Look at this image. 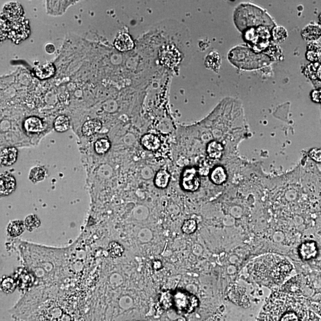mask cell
I'll return each instance as SVG.
<instances>
[{
    "label": "cell",
    "instance_id": "obj_1",
    "mask_svg": "<svg viewBox=\"0 0 321 321\" xmlns=\"http://www.w3.org/2000/svg\"><path fill=\"white\" fill-rule=\"evenodd\" d=\"M14 246L37 286L64 287L78 281L74 267L76 245L56 248L21 243Z\"/></svg>",
    "mask_w": 321,
    "mask_h": 321
},
{
    "label": "cell",
    "instance_id": "obj_2",
    "mask_svg": "<svg viewBox=\"0 0 321 321\" xmlns=\"http://www.w3.org/2000/svg\"><path fill=\"white\" fill-rule=\"evenodd\" d=\"M304 298L283 292L271 295L257 321H321V309Z\"/></svg>",
    "mask_w": 321,
    "mask_h": 321
},
{
    "label": "cell",
    "instance_id": "obj_3",
    "mask_svg": "<svg viewBox=\"0 0 321 321\" xmlns=\"http://www.w3.org/2000/svg\"><path fill=\"white\" fill-rule=\"evenodd\" d=\"M247 269L254 280L270 288L283 284L294 270L293 264L288 259L274 254L255 258L248 264Z\"/></svg>",
    "mask_w": 321,
    "mask_h": 321
},
{
    "label": "cell",
    "instance_id": "obj_4",
    "mask_svg": "<svg viewBox=\"0 0 321 321\" xmlns=\"http://www.w3.org/2000/svg\"><path fill=\"white\" fill-rule=\"evenodd\" d=\"M233 20L236 28L241 32L259 26H267L272 29L276 26L267 12L249 3H243L236 8Z\"/></svg>",
    "mask_w": 321,
    "mask_h": 321
},
{
    "label": "cell",
    "instance_id": "obj_5",
    "mask_svg": "<svg viewBox=\"0 0 321 321\" xmlns=\"http://www.w3.org/2000/svg\"><path fill=\"white\" fill-rule=\"evenodd\" d=\"M228 59L230 63L243 70L260 69L272 61L264 53H257L249 47H235L229 51Z\"/></svg>",
    "mask_w": 321,
    "mask_h": 321
},
{
    "label": "cell",
    "instance_id": "obj_6",
    "mask_svg": "<svg viewBox=\"0 0 321 321\" xmlns=\"http://www.w3.org/2000/svg\"><path fill=\"white\" fill-rule=\"evenodd\" d=\"M1 40L8 38L16 44L28 38L30 34L29 22L24 17L8 18L2 15Z\"/></svg>",
    "mask_w": 321,
    "mask_h": 321
},
{
    "label": "cell",
    "instance_id": "obj_7",
    "mask_svg": "<svg viewBox=\"0 0 321 321\" xmlns=\"http://www.w3.org/2000/svg\"><path fill=\"white\" fill-rule=\"evenodd\" d=\"M271 29L264 25L246 29L242 32L243 40L255 53H263L272 43Z\"/></svg>",
    "mask_w": 321,
    "mask_h": 321
},
{
    "label": "cell",
    "instance_id": "obj_8",
    "mask_svg": "<svg viewBox=\"0 0 321 321\" xmlns=\"http://www.w3.org/2000/svg\"><path fill=\"white\" fill-rule=\"evenodd\" d=\"M174 305L178 312L184 314H191L198 306L197 298L189 293L178 292L174 296Z\"/></svg>",
    "mask_w": 321,
    "mask_h": 321
},
{
    "label": "cell",
    "instance_id": "obj_9",
    "mask_svg": "<svg viewBox=\"0 0 321 321\" xmlns=\"http://www.w3.org/2000/svg\"><path fill=\"white\" fill-rule=\"evenodd\" d=\"M200 184V178L195 168H187L184 170L181 178V185L184 190L188 192H195L198 190Z\"/></svg>",
    "mask_w": 321,
    "mask_h": 321
},
{
    "label": "cell",
    "instance_id": "obj_10",
    "mask_svg": "<svg viewBox=\"0 0 321 321\" xmlns=\"http://www.w3.org/2000/svg\"><path fill=\"white\" fill-rule=\"evenodd\" d=\"M301 37L306 41H318L321 38V26L315 22H310L301 31Z\"/></svg>",
    "mask_w": 321,
    "mask_h": 321
},
{
    "label": "cell",
    "instance_id": "obj_11",
    "mask_svg": "<svg viewBox=\"0 0 321 321\" xmlns=\"http://www.w3.org/2000/svg\"><path fill=\"white\" fill-rule=\"evenodd\" d=\"M16 180L12 175L8 173L1 174V177H0V194L2 196H8L14 192L16 189Z\"/></svg>",
    "mask_w": 321,
    "mask_h": 321
},
{
    "label": "cell",
    "instance_id": "obj_12",
    "mask_svg": "<svg viewBox=\"0 0 321 321\" xmlns=\"http://www.w3.org/2000/svg\"><path fill=\"white\" fill-rule=\"evenodd\" d=\"M114 45L117 50L125 53L134 49L135 43L131 35L127 33H122L116 38Z\"/></svg>",
    "mask_w": 321,
    "mask_h": 321
},
{
    "label": "cell",
    "instance_id": "obj_13",
    "mask_svg": "<svg viewBox=\"0 0 321 321\" xmlns=\"http://www.w3.org/2000/svg\"><path fill=\"white\" fill-rule=\"evenodd\" d=\"M305 57L310 63H319L321 60V43L314 41L308 43Z\"/></svg>",
    "mask_w": 321,
    "mask_h": 321
},
{
    "label": "cell",
    "instance_id": "obj_14",
    "mask_svg": "<svg viewBox=\"0 0 321 321\" xmlns=\"http://www.w3.org/2000/svg\"><path fill=\"white\" fill-rule=\"evenodd\" d=\"M204 64L206 69L212 70L214 72L219 73L220 67L222 66V58L218 52L212 51L207 54Z\"/></svg>",
    "mask_w": 321,
    "mask_h": 321
},
{
    "label": "cell",
    "instance_id": "obj_15",
    "mask_svg": "<svg viewBox=\"0 0 321 321\" xmlns=\"http://www.w3.org/2000/svg\"><path fill=\"white\" fill-rule=\"evenodd\" d=\"M36 76L43 80L50 78L56 72V67L51 63H47L35 67L34 69Z\"/></svg>",
    "mask_w": 321,
    "mask_h": 321
},
{
    "label": "cell",
    "instance_id": "obj_16",
    "mask_svg": "<svg viewBox=\"0 0 321 321\" xmlns=\"http://www.w3.org/2000/svg\"><path fill=\"white\" fill-rule=\"evenodd\" d=\"M18 150L14 147L4 149L1 152V164L5 166H11L18 159Z\"/></svg>",
    "mask_w": 321,
    "mask_h": 321
},
{
    "label": "cell",
    "instance_id": "obj_17",
    "mask_svg": "<svg viewBox=\"0 0 321 321\" xmlns=\"http://www.w3.org/2000/svg\"><path fill=\"white\" fill-rule=\"evenodd\" d=\"M141 144L145 149L149 151H155L160 147V139L154 134H146L141 139Z\"/></svg>",
    "mask_w": 321,
    "mask_h": 321
},
{
    "label": "cell",
    "instance_id": "obj_18",
    "mask_svg": "<svg viewBox=\"0 0 321 321\" xmlns=\"http://www.w3.org/2000/svg\"><path fill=\"white\" fill-rule=\"evenodd\" d=\"M2 15L8 18L24 17V9L19 3H9L3 9Z\"/></svg>",
    "mask_w": 321,
    "mask_h": 321
},
{
    "label": "cell",
    "instance_id": "obj_19",
    "mask_svg": "<svg viewBox=\"0 0 321 321\" xmlns=\"http://www.w3.org/2000/svg\"><path fill=\"white\" fill-rule=\"evenodd\" d=\"M102 128V123L98 119H92L86 122L82 126L83 134L90 136L98 132Z\"/></svg>",
    "mask_w": 321,
    "mask_h": 321
},
{
    "label": "cell",
    "instance_id": "obj_20",
    "mask_svg": "<svg viewBox=\"0 0 321 321\" xmlns=\"http://www.w3.org/2000/svg\"><path fill=\"white\" fill-rule=\"evenodd\" d=\"M271 38L272 41L275 44L283 43L288 38L287 29L282 26H275L271 29Z\"/></svg>",
    "mask_w": 321,
    "mask_h": 321
},
{
    "label": "cell",
    "instance_id": "obj_21",
    "mask_svg": "<svg viewBox=\"0 0 321 321\" xmlns=\"http://www.w3.org/2000/svg\"><path fill=\"white\" fill-rule=\"evenodd\" d=\"M223 150L224 148L221 143L216 141L210 142L206 148L207 155L213 160H219L221 158Z\"/></svg>",
    "mask_w": 321,
    "mask_h": 321
},
{
    "label": "cell",
    "instance_id": "obj_22",
    "mask_svg": "<svg viewBox=\"0 0 321 321\" xmlns=\"http://www.w3.org/2000/svg\"><path fill=\"white\" fill-rule=\"evenodd\" d=\"M24 127L26 131L30 133H38L43 130V123L36 117H31L26 120Z\"/></svg>",
    "mask_w": 321,
    "mask_h": 321
},
{
    "label": "cell",
    "instance_id": "obj_23",
    "mask_svg": "<svg viewBox=\"0 0 321 321\" xmlns=\"http://www.w3.org/2000/svg\"><path fill=\"white\" fill-rule=\"evenodd\" d=\"M25 228V222L21 220H16L9 223L8 233L12 238H17L24 232Z\"/></svg>",
    "mask_w": 321,
    "mask_h": 321
},
{
    "label": "cell",
    "instance_id": "obj_24",
    "mask_svg": "<svg viewBox=\"0 0 321 321\" xmlns=\"http://www.w3.org/2000/svg\"><path fill=\"white\" fill-rule=\"evenodd\" d=\"M271 61H280L283 57V51L278 44L271 43L263 53Z\"/></svg>",
    "mask_w": 321,
    "mask_h": 321
},
{
    "label": "cell",
    "instance_id": "obj_25",
    "mask_svg": "<svg viewBox=\"0 0 321 321\" xmlns=\"http://www.w3.org/2000/svg\"><path fill=\"white\" fill-rule=\"evenodd\" d=\"M227 178H228V176H227L226 171L225 168L222 166H218L214 168L211 174H210V179L212 182L214 184H218V185L225 183Z\"/></svg>",
    "mask_w": 321,
    "mask_h": 321
},
{
    "label": "cell",
    "instance_id": "obj_26",
    "mask_svg": "<svg viewBox=\"0 0 321 321\" xmlns=\"http://www.w3.org/2000/svg\"><path fill=\"white\" fill-rule=\"evenodd\" d=\"M170 175L166 170H161L158 171L155 176L154 183L155 186L161 189H164L169 183Z\"/></svg>",
    "mask_w": 321,
    "mask_h": 321
},
{
    "label": "cell",
    "instance_id": "obj_27",
    "mask_svg": "<svg viewBox=\"0 0 321 321\" xmlns=\"http://www.w3.org/2000/svg\"><path fill=\"white\" fill-rule=\"evenodd\" d=\"M107 251L110 257L116 259L122 257L125 249L119 243L113 241L109 243Z\"/></svg>",
    "mask_w": 321,
    "mask_h": 321
},
{
    "label": "cell",
    "instance_id": "obj_28",
    "mask_svg": "<svg viewBox=\"0 0 321 321\" xmlns=\"http://www.w3.org/2000/svg\"><path fill=\"white\" fill-rule=\"evenodd\" d=\"M70 128L69 119L66 116H60L54 122V129L58 132H66Z\"/></svg>",
    "mask_w": 321,
    "mask_h": 321
},
{
    "label": "cell",
    "instance_id": "obj_29",
    "mask_svg": "<svg viewBox=\"0 0 321 321\" xmlns=\"http://www.w3.org/2000/svg\"><path fill=\"white\" fill-rule=\"evenodd\" d=\"M46 170L42 167H35L31 170L29 173V179L32 182L38 183L44 180L46 177Z\"/></svg>",
    "mask_w": 321,
    "mask_h": 321
},
{
    "label": "cell",
    "instance_id": "obj_30",
    "mask_svg": "<svg viewBox=\"0 0 321 321\" xmlns=\"http://www.w3.org/2000/svg\"><path fill=\"white\" fill-rule=\"evenodd\" d=\"M25 225L26 229H27L28 231L32 232L40 228L41 222L37 216L30 215L26 218Z\"/></svg>",
    "mask_w": 321,
    "mask_h": 321
},
{
    "label": "cell",
    "instance_id": "obj_31",
    "mask_svg": "<svg viewBox=\"0 0 321 321\" xmlns=\"http://www.w3.org/2000/svg\"><path fill=\"white\" fill-rule=\"evenodd\" d=\"M17 287L14 279L11 277H5L3 279L1 283L2 289L5 293L9 294L14 292Z\"/></svg>",
    "mask_w": 321,
    "mask_h": 321
},
{
    "label": "cell",
    "instance_id": "obj_32",
    "mask_svg": "<svg viewBox=\"0 0 321 321\" xmlns=\"http://www.w3.org/2000/svg\"><path fill=\"white\" fill-rule=\"evenodd\" d=\"M111 145L106 139H100L95 142V150L97 154H104L110 150Z\"/></svg>",
    "mask_w": 321,
    "mask_h": 321
},
{
    "label": "cell",
    "instance_id": "obj_33",
    "mask_svg": "<svg viewBox=\"0 0 321 321\" xmlns=\"http://www.w3.org/2000/svg\"><path fill=\"white\" fill-rule=\"evenodd\" d=\"M181 229L185 234H193L197 229V224L193 220H187L184 222Z\"/></svg>",
    "mask_w": 321,
    "mask_h": 321
},
{
    "label": "cell",
    "instance_id": "obj_34",
    "mask_svg": "<svg viewBox=\"0 0 321 321\" xmlns=\"http://www.w3.org/2000/svg\"><path fill=\"white\" fill-rule=\"evenodd\" d=\"M309 156L316 163H321V149H312L309 152Z\"/></svg>",
    "mask_w": 321,
    "mask_h": 321
},
{
    "label": "cell",
    "instance_id": "obj_35",
    "mask_svg": "<svg viewBox=\"0 0 321 321\" xmlns=\"http://www.w3.org/2000/svg\"><path fill=\"white\" fill-rule=\"evenodd\" d=\"M310 98L314 102L320 103L321 104V87L313 89L311 92Z\"/></svg>",
    "mask_w": 321,
    "mask_h": 321
},
{
    "label": "cell",
    "instance_id": "obj_36",
    "mask_svg": "<svg viewBox=\"0 0 321 321\" xmlns=\"http://www.w3.org/2000/svg\"><path fill=\"white\" fill-rule=\"evenodd\" d=\"M321 82V63H318L317 65L315 74H314V78L313 82Z\"/></svg>",
    "mask_w": 321,
    "mask_h": 321
},
{
    "label": "cell",
    "instance_id": "obj_37",
    "mask_svg": "<svg viewBox=\"0 0 321 321\" xmlns=\"http://www.w3.org/2000/svg\"><path fill=\"white\" fill-rule=\"evenodd\" d=\"M50 50L49 53H53L55 51V48L53 44H48L46 47V51L48 52Z\"/></svg>",
    "mask_w": 321,
    "mask_h": 321
},
{
    "label": "cell",
    "instance_id": "obj_38",
    "mask_svg": "<svg viewBox=\"0 0 321 321\" xmlns=\"http://www.w3.org/2000/svg\"><path fill=\"white\" fill-rule=\"evenodd\" d=\"M319 24L321 26V12L318 16Z\"/></svg>",
    "mask_w": 321,
    "mask_h": 321
}]
</instances>
